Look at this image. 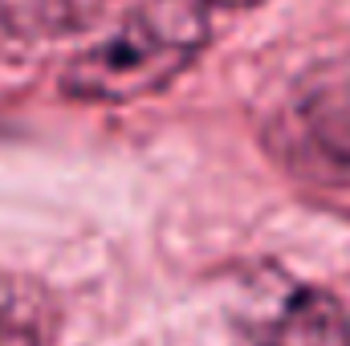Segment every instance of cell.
Returning <instances> with one entry per match:
<instances>
[{"mask_svg":"<svg viewBox=\"0 0 350 346\" xmlns=\"http://www.w3.org/2000/svg\"><path fill=\"white\" fill-rule=\"evenodd\" d=\"M261 346H350L347 310L322 289H289L257 330Z\"/></svg>","mask_w":350,"mask_h":346,"instance_id":"obj_3","label":"cell"},{"mask_svg":"<svg viewBox=\"0 0 350 346\" xmlns=\"http://www.w3.org/2000/svg\"><path fill=\"white\" fill-rule=\"evenodd\" d=\"M208 4H224V8H245V4H257V0H208Z\"/></svg>","mask_w":350,"mask_h":346,"instance_id":"obj_5","label":"cell"},{"mask_svg":"<svg viewBox=\"0 0 350 346\" xmlns=\"http://www.w3.org/2000/svg\"><path fill=\"white\" fill-rule=\"evenodd\" d=\"M277 147L297 172L350 183V66L306 74L277 118Z\"/></svg>","mask_w":350,"mask_h":346,"instance_id":"obj_2","label":"cell"},{"mask_svg":"<svg viewBox=\"0 0 350 346\" xmlns=\"http://www.w3.org/2000/svg\"><path fill=\"white\" fill-rule=\"evenodd\" d=\"M208 0H135L66 62L62 94L78 102H135L172 86L208 45Z\"/></svg>","mask_w":350,"mask_h":346,"instance_id":"obj_1","label":"cell"},{"mask_svg":"<svg viewBox=\"0 0 350 346\" xmlns=\"http://www.w3.org/2000/svg\"><path fill=\"white\" fill-rule=\"evenodd\" d=\"M0 346H41L37 314L29 310L25 297L0 289Z\"/></svg>","mask_w":350,"mask_h":346,"instance_id":"obj_4","label":"cell"}]
</instances>
